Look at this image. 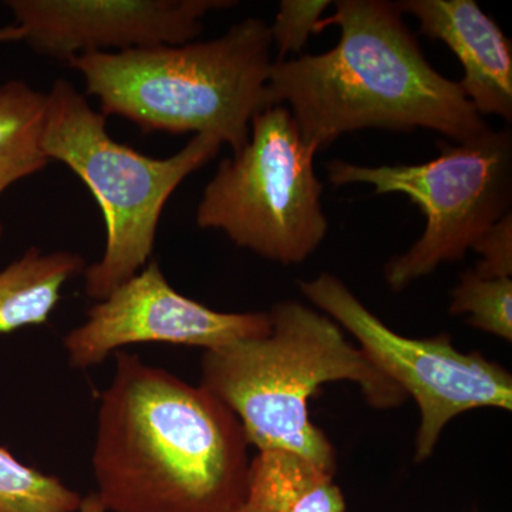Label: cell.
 <instances>
[{
    "mask_svg": "<svg viewBox=\"0 0 512 512\" xmlns=\"http://www.w3.org/2000/svg\"><path fill=\"white\" fill-rule=\"evenodd\" d=\"M248 446L214 394L117 352L93 451L106 511L238 512L248 498Z\"/></svg>",
    "mask_w": 512,
    "mask_h": 512,
    "instance_id": "cell-1",
    "label": "cell"
},
{
    "mask_svg": "<svg viewBox=\"0 0 512 512\" xmlns=\"http://www.w3.org/2000/svg\"><path fill=\"white\" fill-rule=\"evenodd\" d=\"M318 33L338 26L320 55L276 60L266 109L285 106L303 143L318 153L355 131H436L454 143L488 130L458 83L437 72L404 22L399 2L339 0Z\"/></svg>",
    "mask_w": 512,
    "mask_h": 512,
    "instance_id": "cell-2",
    "label": "cell"
},
{
    "mask_svg": "<svg viewBox=\"0 0 512 512\" xmlns=\"http://www.w3.org/2000/svg\"><path fill=\"white\" fill-rule=\"evenodd\" d=\"M269 315L268 335L205 350L200 386L238 417L249 446L293 451L335 476V447L309 419L319 387L355 383L379 410L402 406L407 396L325 313L282 301Z\"/></svg>",
    "mask_w": 512,
    "mask_h": 512,
    "instance_id": "cell-3",
    "label": "cell"
},
{
    "mask_svg": "<svg viewBox=\"0 0 512 512\" xmlns=\"http://www.w3.org/2000/svg\"><path fill=\"white\" fill-rule=\"evenodd\" d=\"M271 50L269 26L248 18L207 42L84 53L67 63L104 117H124L143 133L211 134L237 154L266 109Z\"/></svg>",
    "mask_w": 512,
    "mask_h": 512,
    "instance_id": "cell-4",
    "label": "cell"
},
{
    "mask_svg": "<svg viewBox=\"0 0 512 512\" xmlns=\"http://www.w3.org/2000/svg\"><path fill=\"white\" fill-rule=\"evenodd\" d=\"M42 147L49 160L79 175L103 212L106 249L84 271L86 295L103 301L147 265L165 204L188 175L218 156L222 141L197 134L174 156H144L113 140L106 117L60 79L46 94Z\"/></svg>",
    "mask_w": 512,
    "mask_h": 512,
    "instance_id": "cell-5",
    "label": "cell"
},
{
    "mask_svg": "<svg viewBox=\"0 0 512 512\" xmlns=\"http://www.w3.org/2000/svg\"><path fill=\"white\" fill-rule=\"evenodd\" d=\"M335 187L370 185L377 195L403 194L420 208L426 228L412 248L384 265L393 292L433 274L440 265L461 261L495 222L511 212L512 136L485 133L456 144H440V154L423 164L357 165L330 161Z\"/></svg>",
    "mask_w": 512,
    "mask_h": 512,
    "instance_id": "cell-6",
    "label": "cell"
},
{
    "mask_svg": "<svg viewBox=\"0 0 512 512\" xmlns=\"http://www.w3.org/2000/svg\"><path fill=\"white\" fill-rule=\"evenodd\" d=\"M315 156L285 106L262 110L247 146L225 158L205 187L198 227L218 229L268 261L302 264L329 229Z\"/></svg>",
    "mask_w": 512,
    "mask_h": 512,
    "instance_id": "cell-7",
    "label": "cell"
},
{
    "mask_svg": "<svg viewBox=\"0 0 512 512\" xmlns=\"http://www.w3.org/2000/svg\"><path fill=\"white\" fill-rule=\"evenodd\" d=\"M302 295L359 342L360 350L420 410L414 461L429 460L444 427L470 410L512 409V376L480 352L463 353L448 335L413 339L384 325L335 275L299 281Z\"/></svg>",
    "mask_w": 512,
    "mask_h": 512,
    "instance_id": "cell-8",
    "label": "cell"
},
{
    "mask_svg": "<svg viewBox=\"0 0 512 512\" xmlns=\"http://www.w3.org/2000/svg\"><path fill=\"white\" fill-rule=\"evenodd\" d=\"M269 332V312L212 311L171 288L153 261L96 303L87 312L86 322L67 333L64 348L70 365L86 369L133 343L161 342L214 350L262 338Z\"/></svg>",
    "mask_w": 512,
    "mask_h": 512,
    "instance_id": "cell-9",
    "label": "cell"
},
{
    "mask_svg": "<svg viewBox=\"0 0 512 512\" xmlns=\"http://www.w3.org/2000/svg\"><path fill=\"white\" fill-rule=\"evenodd\" d=\"M25 42L69 62L84 53L180 46L202 33V19L234 8L229 0H9Z\"/></svg>",
    "mask_w": 512,
    "mask_h": 512,
    "instance_id": "cell-10",
    "label": "cell"
},
{
    "mask_svg": "<svg viewBox=\"0 0 512 512\" xmlns=\"http://www.w3.org/2000/svg\"><path fill=\"white\" fill-rule=\"evenodd\" d=\"M421 35L440 40L463 67L461 92L483 116L512 120V45L474 0H403Z\"/></svg>",
    "mask_w": 512,
    "mask_h": 512,
    "instance_id": "cell-11",
    "label": "cell"
},
{
    "mask_svg": "<svg viewBox=\"0 0 512 512\" xmlns=\"http://www.w3.org/2000/svg\"><path fill=\"white\" fill-rule=\"evenodd\" d=\"M333 478L293 451H258L249 466L247 503L264 512H346Z\"/></svg>",
    "mask_w": 512,
    "mask_h": 512,
    "instance_id": "cell-12",
    "label": "cell"
},
{
    "mask_svg": "<svg viewBox=\"0 0 512 512\" xmlns=\"http://www.w3.org/2000/svg\"><path fill=\"white\" fill-rule=\"evenodd\" d=\"M83 256L32 247L0 272V333L45 325L69 279L84 271Z\"/></svg>",
    "mask_w": 512,
    "mask_h": 512,
    "instance_id": "cell-13",
    "label": "cell"
},
{
    "mask_svg": "<svg viewBox=\"0 0 512 512\" xmlns=\"http://www.w3.org/2000/svg\"><path fill=\"white\" fill-rule=\"evenodd\" d=\"M46 94L28 83L0 84V195L49 164L42 147ZM3 225L0 221V242Z\"/></svg>",
    "mask_w": 512,
    "mask_h": 512,
    "instance_id": "cell-14",
    "label": "cell"
},
{
    "mask_svg": "<svg viewBox=\"0 0 512 512\" xmlns=\"http://www.w3.org/2000/svg\"><path fill=\"white\" fill-rule=\"evenodd\" d=\"M83 498L0 447V512H77Z\"/></svg>",
    "mask_w": 512,
    "mask_h": 512,
    "instance_id": "cell-15",
    "label": "cell"
},
{
    "mask_svg": "<svg viewBox=\"0 0 512 512\" xmlns=\"http://www.w3.org/2000/svg\"><path fill=\"white\" fill-rule=\"evenodd\" d=\"M448 312L467 316L471 328L512 340V279L483 278L467 269L451 291Z\"/></svg>",
    "mask_w": 512,
    "mask_h": 512,
    "instance_id": "cell-16",
    "label": "cell"
},
{
    "mask_svg": "<svg viewBox=\"0 0 512 512\" xmlns=\"http://www.w3.org/2000/svg\"><path fill=\"white\" fill-rule=\"evenodd\" d=\"M332 5L328 0H282L274 25L269 26L272 46H276L279 60L298 56L309 37L318 33V23L325 10Z\"/></svg>",
    "mask_w": 512,
    "mask_h": 512,
    "instance_id": "cell-17",
    "label": "cell"
},
{
    "mask_svg": "<svg viewBox=\"0 0 512 512\" xmlns=\"http://www.w3.org/2000/svg\"><path fill=\"white\" fill-rule=\"evenodd\" d=\"M471 251L481 256L474 272L483 278H511L512 275V212L495 222L478 239Z\"/></svg>",
    "mask_w": 512,
    "mask_h": 512,
    "instance_id": "cell-18",
    "label": "cell"
},
{
    "mask_svg": "<svg viewBox=\"0 0 512 512\" xmlns=\"http://www.w3.org/2000/svg\"><path fill=\"white\" fill-rule=\"evenodd\" d=\"M77 512H107L106 508H104L103 503H101L99 495L90 494L87 497H84L82 500V504H80L79 511Z\"/></svg>",
    "mask_w": 512,
    "mask_h": 512,
    "instance_id": "cell-19",
    "label": "cell"
},
{
    "mask_svg": "<svg viewBox=\"0 0 512 512\" xmlns=\"http://www.w3.org/2000/svg\"><path fill=\"white\" fill-rule=\"evenodd\" d=\"M25 39V33L19 28L18 25L6 26L0 29V43L2 42H18V40Z\"/></svg>",
    "mask_w": 512,
    "mask_h": 512,
    "instance_id": "cell-20",
    "label": "cell"
},
{
    "mask_svg": "<svg viewBox=\"0 0 512 512\" xmlns=\"http://www.w3.org/2000/svg\"><path fill=\"white\" fill-rule=\"evenodd\" d=\"M238 512H264L259 510V508L254 507V505L245 503L244 507L241 508Z\"/></svg>",
    "mask_w": 512,
    "mask_h": 512,
    "instance_id": "cell-21",
    "label": "cell"
}]
</instances>
